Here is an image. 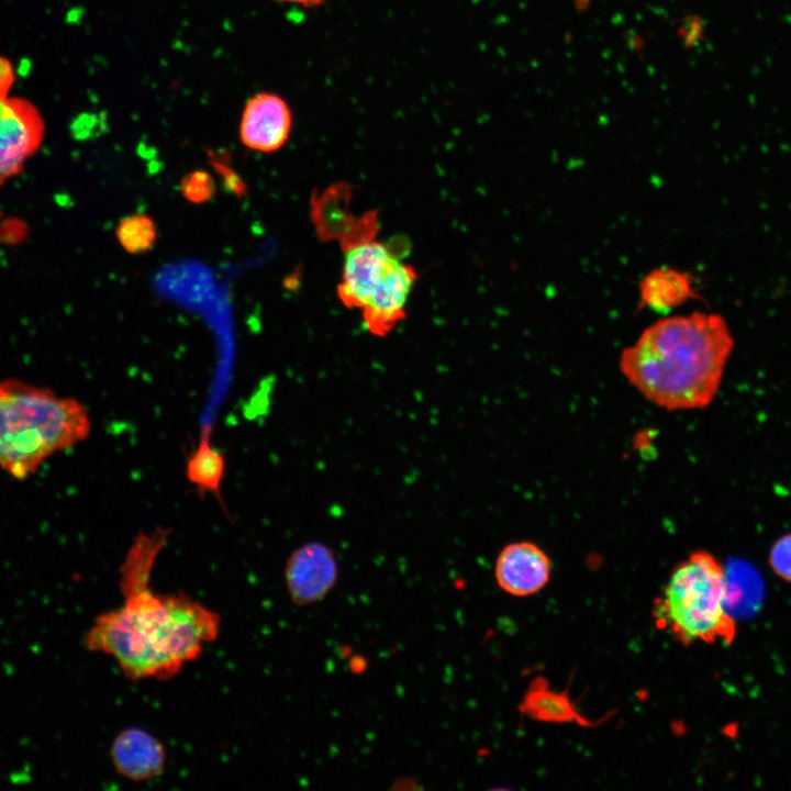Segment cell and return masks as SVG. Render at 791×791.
<instances>
[{
	"instance_id": "9a60e30c",
	"label": "cell",
	"mask_w": 791,
	"mask_h": 791,
	"mask_svg": "<svg viewBox=\"0 0 791 791\" xmlns=\"http://www.w3.org/2000/svg\"><path fill=\"white\" fill-rule=\"evenodd\" d=\"M180 191L188 201L203 203L214 196L215 182L208 171L197 169L181 178Z\"/></svg>"
},
{
	"instance_id": "4fadbf2b",
	"label": "cell",
	"mask_w": 791,
	"mask_h": 791,
	"mask_svg": "<svg viewBox=\"0 0 791 791\" xmlns=\"http://www.w3.org/2000/svg\"><path fill=\"white\" fill-rule=\"evenodd\" d=\"M211 427L203 426L198 445L186 463V477L203 494L220 498L221 486L226 471L224 454L212 444Z\"/></svg>"
},
{
	"instance_id": "3957f363",
	"label": "cell",
	"mask_w": 791,
	"mask_h": 791,
	"mask_svg": "<svg viewBox=\"0 0 791 791\" xmlns=\"http://www.w3.org/2000/svg\"><path fill=\"white\" fill-rule=\"evenodd\" d=\"M90 430L88 411L76 399L21 380L0 381V467L13 477L34 474Z\"/></svg>"
},
{
	"instance_id": "9c48e42d",
	"label": "cell",
	"mask_w": 791,
	"mask_h": 791,
	"mask_svg": "<svg viewBox=\"0 0 791 791\" xmlns=\"http://www.w3.org/2000/svg\"><path fill=\"white\" fill-rule=\"evenodd\" d=\"M550 572L549 556L530 541L505 545L494 565V578L499 588L514 597L537 593L548 583Z\"/></svg>"
},
{
	"instance_id": "6da1fadb",
	"label": "cell",
	"mask_w": 791,
	"mask_h": 791,
	"mask_svg": "<svg viewBox=\"0 0 791 791\" xmlns=\"http://www.w3.org/2000/svg\"><path fill=\"white\" fill-rule=\"evenodd\" d=\"M170 530L141 532L120 568L121 606L94 619L88 650L112 656L133 681L168 680L197 659L220 633V615L186 594H160L151 576Z\"/></svg>"
},
{
	"instance_id": "5bb4252c",
	"label": "cell",
	"mask_w": 791,
	"mask_h": 791,
	"mask_svg": "<svg viewBox=\"0 0 791 791\" xmlns=\"http://www.w3.org/2000/svg\"><path fill=\"white\" fill-rule=\"evenodd\" d=\"M121 246L130 254L149 250L157 238V229L153 219L144 213L123 218L115 229Z\"/></svg>"
},
{
	"instance_id": "e0dca14e",
	"label": "cell",
	"mask_w": 791,
	"mask_h": 791,
	"mask_svg": "<svg viewBox=\"0 0 791 791\" xmlns=\"http://www.w3.org/2000/svg\"><path fill=\"white\" fill-rule=\"evenodd\" d=\"M13 82V70L10 63L0 56V94H8Z\"/></svg>"
},
{
	"instance_id": "8fae6325",
	"label": "cell",
	"mask_w": 791,
	"mask_h": 791,
	"mask_svg": "<svg viewBox=\"0 0 791 791\" xmlns=\"http://www.w3.org/2000/svg\"><path fill=\"white\" fill-rule=\"evenodd\" d=\"M522 714L547 723H576L584 727L598 723L583 716L566 692L552 690L546 679L535 678L519 706Z\"/></svg>"
},
{
	"instance_id": "7c38bea8",
	"label": "cell",
	"mask_w": 791,
	"mask_h": 791,
	"mask_svg": "<svg viewBox=\"0 0 791 791\" xmlns=\"http://www.w3.org/2000/svg\"><path fill=\"white\" fill-rule=\"evenodd\" d=\"M642 307L666 313L695 298L693 281L683 271L664 267L651 270L639 287Z\"/></svg>"
},
{
	"instance_id": "5b68a950",
	"label": "cell",
	"mask_w": 791,
	"mask_h": 791,
	"mask_svg": "<svg viewBox=\"0 0 791 791\" xmlns=\"http://www.w3.org/2000/svg\"><path fill=\"white\" fill-rule=\"evenodd\" d=\"M342 248L343 271L336 289L339 301L361 312L371 335L387 336L406 316L417 271L374 237Z\"/></svg>"
},
{
	"instance_id": "2e32d148",
	"label": "cell",
	"mask_w": 791,
	"mask_h": 791,
	"mask_svg": "<svg viewBox=\"0 0 791 791\" xmlns=\"http://www.w3.org/2000/svg\"><path fill=\"white\" fill-rule=\"evenodd\" d=\"M769 564L781 579L791 582V533L779 537L769 554Z\"/></svg>"
},
{
	"instance_id": "52a82bcc",
	"label": "cell",
	"mask_w": 791,
	"mask_h": 791,
	"mask_svg": "<svg viewBox=\"0 0 791 791\" xmlns=\"http://www.w3.org/2000/svg\"><path fill=\"white\" fill-rule=\"evenodd\" d=\"M338 578V565L334 552L320 542H309L297 547L285 567V579L291 601L300 606L324 599Z\"/></svg>"
},
{
	"instance_id": "277c9868",
	"label": "cell",
	"mask_w": 791,
	"mask_h": 791,
	"mask_svg": "<svg viewBox=\"0 0 791 791\" xmlns=\"http://www.w3.org/2000/svg\"><path fill=\"white\" fill-rule=\"evenodd\" d=\"M726 571L706 550H695L672 570L653 614L660 628L688 646L695 642L729 644L736 633L726 605Z\"/></svg>"
},
{
	"instance_id": "ba28073f",
	"label": "cell",
	"mask_w": 791,
	"mask_h": 791,
	"mask_svg": "<svg viewBox=\"0 0 791 791\" xmlns=\"http://www.w3.org/2000/svg\"><path fill=\"white\" fill-rule=\"evenodd\" d=\"M292 129V113L286 100L275 92L260 91L245 103L239 140L249 149L274 153L288 141Z\"/></svg>"
},
{
	"instance_id": "30bf717a",
	"label": "cell",
	"mask_w": 791,
	"mask_h": 791,
	"mask_svg": "<svg viewBox=\"0 0 791 791\" xmlns=\"http://www.w3.org/2000/svg\"><path fill=\"white\" fill-rule=\"evenodd\" d=\"M110 755L115 771L132 781L160 776L166 765L163 743L142 728H126L113 739Z\"/></svg>"
},
{
	"instance_id": "7a4b0ae2",
	"label": "cell",
	"mask_w": 791,
	"mask_h": 791,
	"mask_svg": "<svg viewBox=\"0 0 791 791\" xmlns=\"http://www.w3.org/2000/svg\"><path fill=\"white\" fill-rule=\"evenodd\" d=\"M734 347L720 314L665 317L625 347L619 368L647 401L667 411L704 409L716 397Z\"/></svg>"
},
{
	"instance_id": "ac0fdd59",
	"label": "cell",
	"mask_w": 791,
	"mask_h": 791,
	"mask_svg": "<svg viewBox=\"0 0 791 791\" xmlns=\"http://www.w3.org/2000/svg\"><path fill=\"white\" fill-rule=\"evenodd\" d=\"M280 2H289L300 4L302 7H316L320 5L324 0H276Z\"/></svg>"
},
{
	"instance_id": "8992f818",
	"label": "cell",
	"mask_w": 791,
	"mask_h": 791,
	"mask_svg": "<svg viewBox=\"0 0 791 791\" xmlns=\"http://www.w3.org/2000/svg\"><path fill=\"white\" fill-rule=\"evenodd\" d=\"M44 121L22 98L0 94V185L16 176L40 147Z\"/></svg>"
}]
</instances>
